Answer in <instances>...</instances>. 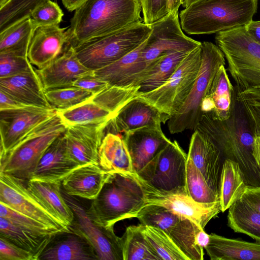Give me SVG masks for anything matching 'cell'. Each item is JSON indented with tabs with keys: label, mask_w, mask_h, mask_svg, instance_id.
Masks as SVG:
<instances>
[{
	"label": "cell",
	"mask_w": 260,
	"mask_h": 260,
	"mask_svg": "<svg viewBox=\"0 0 260 260\" xmlns=\"http://www.w3.org/2000/svg\"><path fill=\"white\" fill-rule=\"evenodd\" d=\"M135 175L143 188L146 205L162 206L188 218L202 229L211 219L221 212L220 202L212 204L200 203L192 199L186 191L169 192L159 190Z\"/></svg>",
	"instance_id": "4fadbf2b"
},
{
	"label": "cell",
	"mask_w": 260,
	"mask_h": 260,
	"mask_svg": "<svg viewBox=\"0 0 260 260\" xmlns=\"http://www.w3.org/2000/svg\"><path fill=\"white\" fill-rule=\"evenodd\" d=\"M253 156L257 164L260 167V136H254Z\"/></svg>",
	"instance_id": "6f0895ef"
},
{
	"label": "cell",
	"mask_w": 260,
	"mask_h": 260,
	"mask_svg": "<svg viewBox=\"0 0 260 260\" xmlns=\"http://www.w3.org/2000/svg\"><path fill=\"white\" fill-rule=\"evenodd\" d=\"M242 107L254 133L260 128V106L245 102H238Z\"/></svg>",
	"instance_id": "681fc988"
},
{
	"label": "cell",
	"mask_w": 260,
	"mask_h": 260,
	"mask_svg": "<svg viewBox=\"0 0 260 260\" xmlns=\"http://www.w3.org/2000/svg\"><path fill=\"white\" fill-rule=\"evenodd\" d=\"M79 167L68 154L64 133L48 147L29 180L61 183Z\"/></svg>",
	"instance_id": "603a6c76"
},
{
	"label": "cell",
	"mask_w": 260,
	"mask_h": 260,
	"mask_svg": "<svg viewBox=\"0 0 260 260\" xmlns=\"http://www.w3.org/2000/svg\"><path fill=\"white\" fill-rule=\"evenodd\" d=\"M196 129L206 134L215 143L224 160L239 165L247 185L260 187V167L253 156L254 135L238 102L228 119L221 120L215 117L212 112L205 113Z\"/></svg>",
	"instance_id": "6da1fadb"
},
{
	"label": "cell",
	"mask_w": 260,
	"mask_h": 260,
	"mask_svg": "<svg viewBox=\"0 0 260 260\" xmlns=\"http://www.w3.org/2000/svg\"><path fill=\"white\" fill-rule=\"evenodd\" d=\"M45 0H8L0 7V34L30 18Z\"/></svg>",
	"instance_id": "f35d334b"
},
{
	"label": "cell",
	"mask_w": 260,
	"mask_h": 260,
	"mask_svg": "<svg viewBox=\"0 0 260 260\" xmlns=\"http://www.w3.org/2000/svg\"><path fill=\"white\" fill-rule=\"evenodd\" d=\"M186 154L176 141H170L143 169L134 173L153 188L169 192H187Z\"/></svg>",
	"instance_id": "30bf717a"
},
{
	"label": "cell",
	"mask_w": 260,
	"mask_h": 260,
	"mask_svg": "<svg viewBox=\"0 0 260 260\" xmlns=\"http://www.w3.org/2000/svg\"><path fill=\"white\" fill-rule=\"evenodd\" d=\"M120 136L129 153L134 173L143 169L171 141L161 125L142 127Z\"/></svg>",
	"instance_id": "d6986e66"
},
{
	"label": "cell",
	"mask_w": 260,
	"mask_h": 260,
	"mask_svg": "<svg viewBox=\"0 0 260 260\" xmlns=\"http://www.w3.org/2000/svg\"><path fill=\"white\" fill-rule=\"evenodd\" d=\"M66 128L57 113L39 124L0 157V172L28 181L48 147Z\"/></svg>",
	"instance_id": "5b68a950"
},
{
	"label": "cell",
	"mask_w": 260,
	"mask_h": 260,
	"mask_svg": "<svg viewBox=\"0 0 260 260\" xmlns=\"http://www.w3.org/2000/svg\"><path fill=\"white\" fill-rule=\"evenodd\" d=\"M110 175L99 165L88 164L72 171L62 182L67 194L94 200Z\"/></svg>",
	"instance_id": "484cf974"
},
{
	"label": "cell",
	"mask_w": 260,
	"mask_h": 260,
	"mask_svg": "<svg viewBox=\"0 0 260 260\" xmlns=\"http://www.w3.org/2000/svg\"><path fill=\"white\" fill-rule=\"evenodd\" d=\"M99 165L109 173H133L129 153L120 135L105 134L99 149Z\"/></svg>",
	"instance_id": "4dcf8cb0"
},
{
	"label": "cell",
	"mask_w": 260,
	"mask_h": 260,
	"mask_svg": "<svg viewBox=\"0 0 260 260\" xmlns=\"http://www.w3.org/2000/svg\"><path fill=\"white\" fill-rule=\"evenodd\" d=\"M201 55L200 71L186 100L168 121V127L172 134L196 129L203 115L202 101L207 94L217 72L220 67L225 66L222 52L211 42L202 43Z\"/></svg>",
	"instance_id": "ba28073f"
},
{
	"label": "cell",
	"mask_w": 260,
	"mask_h": 260,
	"mask_svg": "<svg viewBox=\"0 0 260 260\" xmlns=\"http://www.w3.org/2000/svg\"><path fill=\"white\" fill-rule=\"evenodd\" d=\"M198 0H186L184 3L182 5V7L185 8L188 6L189 5L192 4V3L197 1Z\"/></svg>",
	"instance_id": "91938a15"
},
{
	"label": "cell",
	"mask_w": 260,
	"mask_h": 260,
	"mask_svg": "<svg viewBox=\"0 0 260 260\" xmlns=\"http://www.w3.org/2000/svg\"><path fill=\"white\" fill-rule=\"evenodd\" d=\"M34 69L27 57L0 54V78L13 76Z\"/></svg>",
	"instance_id": "f6af8a7d"
},
{
	"label": "cell",
	"mask_w": 260,
	"mask_h": 260,
	"mask_svg": "<svg viewBox=\"0 0 260 260\" xmlns=\"http://www.w3.org/2000/svg\"><path fill=\"white\" fill-rule=\"evenodd\" d=\"M57 235L38 236L0 217V236L30 252L36 260H39L42 252Z\"/></svg>",
	"instance_id": "e575fe53"
},
{
	"label": "cell",
	"mask_w": 260,
	"mask_h": 260,
	"mask_svg": "<svg viewBox=\"0 0 260 260\" xmlns=\"http://www.w3.org/2000/svg\"><path fill=\"white\" fill-rule=\"evenodd\" d=\"M145 205L143 188L135 174L118 172L110 173L86 212L94 223L110 229L119 221L136 217Z\"/></svg>",
	"instance_id": "277c9868"
},
{
	"label": "cell",
	"mask_w": 260,
	"mask_h": 260,
	"mask_svg": "<svg viewBox=\"0 0 260 260\" xmlns=\"http://www.w3.org/2000/svg\"><path fill=\"white\" fill-rule=\"evenodd\" d=\"M215 109V104L212 99L206 95L201 104V110L203 114L205 113L213 111Z\"/></svg>",
	"instance_id": "11a10c76"
},
{
	"label": "cell",
	"mask_w": 260,
	"mask_h": 260,
	"mask_svg": "<svg viewBox=\"0 0 260 260\" xmlns=\"http://www.w3.org/2000/svg\"><path fill=\"white\" fill-rule=\"evenodd\" d=\"M147 40L118 60L94 71V75L110 86H137L139 78L146 70L141 55Z\"/></svg>",
	"instance_id": "cb8c5ba5"
},
{
	"label": "cell",
	"mask_w": 260,
	"mask_h": 260,
	"mask_svg": "<svg viewBox=\"0 0 260 260\" xmlns=\"http://www.w3.org/2000/svg\"><path fill=\"white\" fill-rule=\"evenodd\" d=\"M257 9V0H198L179 16L186 34H212L247 24Z\"/></svg>",
	"instance_id": "3957f363"
},
{
	"label": "cell",
	"mask_w": 260,
	"mask_h": 260,
	"mask_svg": "<svg viewBox=\"0 0 260 260\" xmlns=\"http://www.w3.org/2000/svg\"><path fill=\"white\" fill-rule=\"evenodd\" d=\"M186 0H168V13L178 12L181 5H182Z\"/></svg>",
	"instance_id": "680465c9"
},
{
	"label": "cell",
	"mask_w": 260,
	"mask_h": 260,
	"mask_svg": "<svg viewBox=\"0 0 260 260\" xmlns=\"http://www.w3.org/2000/svg\"><path fill=\"white\" fill-rule=\"evenodd\" d=\"M143 231L161 260H188L162 230L143 224Z\"/></svg>",
	"instance_id": "b9f144b4"
},
{
	"label": "cell",
	"mask_w": 260,
	"mask_h": 260,
	"mask_svg": "<svg viewBox=\"0 0 260 260\" xmlns=\"http://www.w3.org/2000/svg\"><path fill=\"white\" fill-rule=\"evenodd\" d=\"M215 41L227 61L237 92L260 86V43L248 35L244 26L217 33Z\"/></svg>",
	"instance_id": "8992f818"
},
{
	"label": "cell",
	"mask_w": 260,
	"mask_h": 260,
	"mask_svg": "<svg viewBox=\"0 0 260 260\" xmlns=\"http://www.w3.org/2000/svg\"><path fill=\"white\" fill-rule=\"evenodd\" d=\"M254 136H260V128L256 130L254 133Z\"/></svg>",
	"instance_id": "6125c7cd"
},
{
	"label": "cell",
	"mask_w": 260,
	"mask_h": 260,
	"mask_svg": "<svg viewBox=\"0 0 260 260\" xmlns=\"http://www.w3.org/2000/svg\"><path fill=\"white\" fill-rule=\"evenodd\" d=\"M56 113L54 108L33 106L0 110V157L10 151L32 129Z\"/></svg>",
	"instance_id": "2e32d148"
},
{
	"label": "cell",
	"mask_w": 260,
	"mask_h": 260,
	"mask_svg": "<svg viewBox=\"0 0 260 260\" xmlns=\"http://www.w3.org/2000/svg\"><path fill=\"white\" fill-rule=\"evenodd\" d=\"M45 95L53 108L61 110L91 100L95 94L79 87L69 86L46 90Z\"/></svg>",
	"instance_id": "60d3db41"
},
{
	"label": "cell",
	"mask_w": 260,
	"mask_h": 260,
	"mask_svg": "<svg viewBox=\"0 0 260 260\" xmlns=\"http://www.w3.org/2000/svg\"><path fill=\"white\" fill-rule=\"evenodd\" d=\"M108 123L69 126L64 132L70 158L80 166L99 165V149Z\"/></svg>",
	"instance_id": "e0dca14e"
},
{
	"label": "cell",
	"mask_w": 260,
	"mask_h": 260,
	"mask_svg": "<svg viewBox=\"0 0 260 260\" xmlns=\"http://www.w3.org/2000/svg\"><path fill=\"white\" fill-rule=\"evenodd\" d=\"M228 225L235 232L246 234L260 243V212L242 198L229 209Z\"/></svg>",
	"instance_id": "d6a6232c"
},
{
	"label": "cell",
	"mask_w": 260,
	"mask_h": 260,
	"mask_svg": "<svg viewBox=\"0 0 260 260\" xmlns=\"http://www.w3.org/2000/svg\"><path fill=\"white\" fill-rule=\"evenodd\" d=\"M140 2H141V5H142L144 2V0H140Z\"/></svg>",
	"instance_id": "be15d7a7"
},
{
	"label": "cell",
	"mask_w": 260,
	"mask_h": 260,
	"mask_svg": "<svg viewBox=\"0 0 260 260\" xmlns=\"http://www.w3.org/2000/svg\"><path fill=\"white\" fill-rule=\"evenodd\" d=\"M0 90L27 105L53 108L35 69L13 76L0 78Z\"/></svg>",
	"instance_id": "d4e9b609"
},
{
	"label": "cell",
	"mask_w": 260,
	"mask_h": 260,
	"mask_svg": "<svg viewBox=\"0 0 260 260\" xmlns=\"http://www.w3.org/2000/svg\"><path fill=\"white\" fill-rule=\"evenodd\" d=\"M0 260H36L30 252L0 236Z\"/></svg>",
	"instance_id": "7dc6e473"
},
{
	"label": "cell",
	"mask_w": 260,
	"mask_h": 260,
	"mask_svg": "<svg viewBox=\"0 0 260 260\" xmlns=\"http://www.w3.org/2000/svg\"><path fill=\"white\" fill-rule=\"evenodd\" d=\"M205 248L211 260H260V243L227 238L212 233Z\"/></svg>",
	"instance_id": "f1b7e54d"
},
{
	"label": "cell",
	"mask_w": 260,
	"mask_h": 260,
	"mask_svg": "<svg viewBox=\"0 0 260 260\" xmlns=\"http://www.w3.org/2000/svg\"><path fill=\"white\" fill-rule=\"evenodd\" d=\"M186 186L188 196L196 202L204 204L220 202L219 195L209 186L201 173L188 158Z\"/></svg>",
	"instance_id": "ab89813d"
},
{
	"label": "cell",
	"mask_w": 260,
	"mask_h": 260,
	"mask_svg": "<svg viewBox=\"0 0 260 260\" xmlns=\"http://www.w3.org/2000/svg\"><path fill=\"white\" fill-rule=\"evenodd\" d=\"M0 217L38 236L50 237L61 234L43 223L13 209L1 202Z\"/></svg>",
	"instance_id": "7bdbcfd3"
},
{
	"label": "cell",
	"mask_w": 260,
	"mask_h": 260,
	"mask_svg": "<svg viewBox=\"0 0 260 260\" xmlns=\"http://www.w3.org/2000/svg\"><path fill=\"white\" fill-rule=\"evenodd\" d=\"M143 224L126 228L121 237L123 260H161L144 235Z\"/></svg>",
	"instance_id": "74e56055"
},
{
	"label": "cell",
	"mask_w": 260,
	"mask_h": 260,
	"mask_svg": "<svg viewBox=\"0 0 260 260\" xmlns=\"http://www.w3.org/2000/svg\"><path fill=\"white\" fill-rule=\"evenodd\" d=\"M8 0H0V7L4 5Z\"/></svg>",
	"instance_id": "94428289"
},
{
	"label": "cell",
	"mask_w": 260,
	"mask_h": 260,
	"mask_svg": "<svg viewBox=\"0 0 260 260\" xmlns=\"http://www.w3.org/2000/svg\"><path fill=\"white\" fill-rule=\"evenodd\" d=\"M63 13L59 5L51 0H45L33 13L30 19L35 27L59 24Z\"/></svg>",
	"instance_id": "ee69618b"
},
{
	"label": "cell",
	"mask_w": 260,
	"mask_h": 260,
	"mask_svg": "<svg viewBox=\"0 0 260 260\" xmlns=\"http://www.w3.org/2000/svg\"><path fill=\"white\" fill-rule=\"evenodd\" d=\"M244 26L248 35L260 43V20H252Z\"/></svg>",
	"instance_id": "f5cc1de1"
},
{
	"label": "cell",
	"mask_w": 260,
	"mask_h": 260,
	"mask_svg": "<svg viewBox=\"0 0 260 260\" xmlns=\"http://www.w3.org/2000/svg\"><path fill=\"white\" fill-rule=\"evenodd\" d=\"M67 28L59 24L35 27L27 53L32 66L42 69L62 53L68 43Z\"/></svg>",
	"instance_id": "7402d4cb"
},
{
	"label": "cell",
	"mask_w": 260,
	"mask_h": 260,
	"mask_svg": "<svg viewBox=\"0 0 260 260\" xmlns=\"http://www.w3.org/2000/svg\"><path fill=\"white\" fill-rule=\"evenodd\" d=\"M210 241V236L202 229L196 236V243L200 247L204 249L208 245Z\"/></svg>",
	"instance_id": "db71d44e"
},
{
	"label": "cell",
	"mask_w": 260,
	"mask_h": 260,
	"mask_svg": "<svg viewBox=\"0 0 260 260\" xmlns=\"http://www.w3.org/2000/svg\"><path fill=\"white\" fill-rule=\"evenodd\" d=\"M57 240L55 238L48 244L39 260H99L88 241L72 231L64 233V236Z\"/></svg>",
	"instance_id": "83f0119b"
},
{
	"label": "cell",
	"mask_w": 260,
	"mask_h": 260,
	"mask_svg": "<svg viewBox=\"0 0 260 260\" xmlns=\"http://www.w3.org/2000/svg\"><path fill=\"white\" fill-rule=\"evenodd\" d=\"M142 11L143 22L150 25L168 14V0H144Z\"/></svg>",
	"instance_id": "bcb514c9"
},
{
	"label": "cell",
	"mask_w": 260,
	"mask_h": 260,
	"mask_svg": "<svg viewBox=\"0 0 260 260\" xmlns=\"http://www.w3.org/2000/svg\"><path fill=\"white\" fill-rule=\"evenodd\" d=\"M150 26L152 31L141 55L146 69L158 58L167 53L179 51L189 52L201 45V42L183 33L178 11L168 13Z\"/></svg>",
	"instance_id": "7c38bea8"
},
{
	"label": "cell",
	"mask_w": 260,
	"mask_h": 260,
	"mask_svg": "<svg viewBox=\"0 0 260 260\" xmlns=\"http://www.w3.org/2000/svg\"><path fill=\"white\" fill-rule=\"evenodd\" d=\"M141 11L140 0H86L70 20L67 44L75 47L143 21Z\"/></svg>",
	"instance_id": "7a4b0ae2"
},
{
	"label": "cell",
	"mask_w": 260,
	"mask_h": 260,
	"mask_svg": "<svg viewBox=\"0 0 260 260\" xmlns=\"http://www.w3.org/2000/svg\"><path fill=\"white\" fill-rule=\"evenodd\" d=\"M75 215L71 231L85 238L94 249L99 260H123L122 237L113 228H102L94 223L86 210L69 195L64 196Z\"/></svg>",
	"instance_id": "5bb4252c"
},
{
	"label": "cell",
	"mask_w": 260,
	"mask_h": 260,
	"mask_svg": "<svg viewBox=\"0 0 260 260\" xmlns=\"http://www.w3.org/2000/svg\"><path fill=\"white\" fill-rule=\"evenodd\" d=\"M215 104L212 112L216 118L224 120L232 115L237 103V92L231 83L224 66L217 72L206 95Z\"/></svg>",
	"instance_id": "1f68e13d"
},
{
	"label": "cell",
	"mask_w": 260,
	"mask_h": 260,
	"mask_svg": "<svg viewBox=\"0 0 260 260\" xmlns=\"http://www.w3.org/2000/svg\"><path fill=\"white\" fill-rule=\"evenodd\" d=\"M106 82L98 78L94 73L77 78L73 82L72 86L79 87L96 94L108 86Z\"/></svg>",
	"instance_id": "c3c4849f"
},
{
	"label": "cell",
	"mask_w": 260,
	"mask_h": 260,
	"mask_svg": "<svg viewBox=\"0 0 260 260\" xmlns=\"http://www.w3.org/2000/svg\"><path fill=\"white\" fill-rule=\"evenodd\" d=\"M86 0H61L64 7L70 12L75 11Z\"/></svg>",
	"instance_id": "9f6ffc18"
},
{
	"label": "cell",
	"mask_w": 260,
	"mask_h": 260,
	"mask_svg": "<svg viewBox=\"0 0 260 260\" xmlns=\"http://www.w3.org/2000/svg\"><path fill=\"white\" fill-rule=\"evenodd\" d=\"M35 28L30 18L0 34V54L27 57L32 33Z\"/></svg>",
	"instance_id": "d590c367"
},
{
	"label": "cell",
	"mask_w": 260,
	"mask_h": 260,
	"mask_svg": "<svg viewBox=\"0 0 260 260\" xmlns=\"http://www.w3.org/2000/svg\"><path fill=\"white\" fill-rule=\"evenodd\" d=\"M23 182L12 175L0 172V202L60 233L71 232L45 209Z\"/></svg>",
	"instance_id": "9a60e30c"
},
{
	"label": "cell",
	"mask_w": 260,
	"mask_h": 260,
	"mask_svg": "<svg viewBox=\"0 0 260 260\" xmlns=\"http://www.w3.org/2000/svg\"><path fill=\"white\" fill-rule=\"evenodd\" d=\"M201 60V45L187 54L165 83L151 91L139 92L136 97L170 118L186 100L199 74Z\"/></svg>",
	"instance_id": "9c48e42d"
},
{
	"label": "cell",
	"mask_w": 260,
	"mask_h": 260,
	"mask_svg": "<svg viewBox=\"0 0 260 260\" xmlns=\"http://www.w3.org/2000/svg\"><path fill=\"white\" fill-rule=\"evenodd\" d=\"M36 72L45 91L72 86L77 78L94 73L81 62L74 47L68 44L59 56Z\"/></svg>",
	"instance_id": "ffe728a7"
},
{
	"label": "cell",
	"mask_w": 260,
	"mask_h": 260,
	"mask_svg": "<svg viewBox=\"0 0 260 260\" xmlns=\"http://www.w3.org/2000/svg\"><path fill=\"white\" fill-rule=\"evenodd\" d=\"M56 113L67 127L78 124L108 123L114 117L92 99L68 109L56 110Z\"/></svg>",
	"instance_id": "8d00e7d4"
},
{
	"label": "cell",
	"mask_w": 260,
	"mask_h": 260,
	"mask_svg": "<svg viewBox=\"0 0 260 260\" xmlns=\"http://www.w3.org/2000/svg\"><path fill=\"white\" fill-rule=\"evenodd\" d=\"M247 184L239 165L225 159L221 170L219 198L222 212H225L242 197Z\"/></svg>",
	"instance_id": "836d02e7"
},
{
	"label": "cell",
	"mask_w": 260,
	"mask_h": 260,
	"mask_svg": "<svg viewBox=\"0 0 260 260\" xmlns=\"http://www.w3.org/2000/svg\"><path fill=\"white\" fill-rule=\"evenodd\" d=\"M61 183L30 179L26 186L31 193L60 222L70 229L75 215L61 191Z\"/></svg>",
	"instance_id": "4316f807"
},
{
	"label": "cell",
	"mask_w": 260,
	"mask_h": 260,
	"mask_svg": "<svg viewBox=\"0 0 260 260\" xmlns=\"http://www.w3.org/2000/svg\"><path fill=\"white\" fill-rule=\"evenodd\" d=\"M141 223L162 230L188 258L203 260V249L196 243V236L202 230L195 223L158 205L148 204L136 216Z\"/></svg>",
	"instance_id": "8fae6325"
},
{
	"label": "cell",
	"mask_w": 260,
	"mask_h": 260,
	"mask_svg": "<svg viewBox=\"0 0 260 260\" xmlns=\"http://www.w3.org/2000/svg\"><path fill=\"white\" fill-rule=\"evenodd\" d=\"M27 106L0 90V110L21 108Z\"/></svg>",
	"instance_id": "816d5d0a"
},
{
	"label": "cell",
	"mask_w": 260,
	"mask_h": 260,
	"mask_svg": "<svg viewBox=\"0 0 260 260\" xmlns=\"http://www.w3.org/2000/svg\"><path fill=\"white\" fill-rule=\"evenodd\" d=\"M242 199L260 212V187L247 185Z\"/></svg>",
	"instance_id": "f907efd6"
},
{
	"label": "cell",
	"mask_w": 260,
	"mask_h": 260,
	"mask_svg": "<svg viewBox=\"0 0 260 260\" xmlns=\"http://www.w3.org/2000/svg\"><path fill=\"white\" fill-rule=\"evenodd\" d=\"M187 158L198 169L209 186L219 195L224 159L215 143L206 134L195 129L191 137Z\"/></svg>",
	"instance_id": "ac0fdd59"
},
{
	"label": "cell",
	"mask_w": 260,
	"mask_h": 260,
	"mask_svg": "<svg viewBox=\"0 0 260 260\" xmlns=\"http://www.w3.org/2000/svg\"><path fill=\"white\" fill-rule=\"evenodd\" d=\"M169 119L168 116L136 96L108 122L105 134L111 133L121 135L142 127L161 125Z\"/></svg>",
	"instance_id": "44dd1931"
},
{
	"label": "cell",
	"mask_w": 260,
	"mask_h": 260,
	"mask_svg": "<svg viewBox=\"0 0 260 260\" xmlns=\"http://www.w3.org/2000/svg\"><path fill=\"white\" fill-rule=\"evenodd\" d=\"M152 31L143 21L109 34L92 38L75 47L81 62L92 71L118 60L146 40Z\"/></svg>",
	"instance_id": "52a82bcc"
},
{
	"label": "cell",
	"mask_w": 260,
	"mask_h": 260,
	"mask_svg": "<svg viewBox=\"0 0 260 260\" xmlns=\"http://www.w3.org/2000/svg\"><path fill=\"white\" fill-rule=\"evenodd\" d=\"M190 51L167 53L153 62L143 73L137 83L139 92L154 90L165 83Z\"/></svg>",
	"instance_id": "f546056e"
}]
</instances>
